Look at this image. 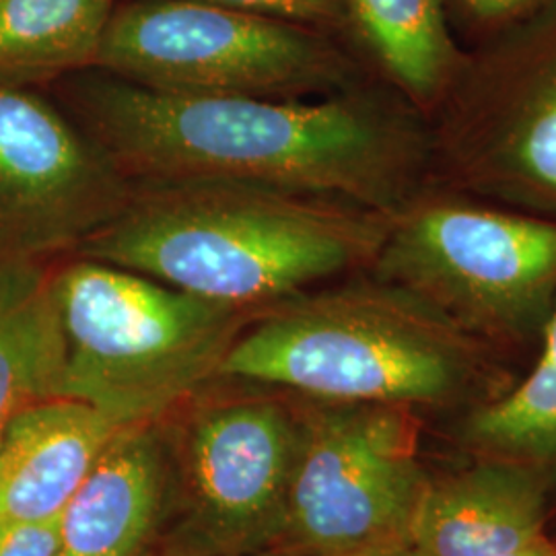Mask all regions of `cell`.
I'll list each match as a JSON object with an SVG mask.
<instances>
[{
    "label": "cell",
    "mask_w": 556,
    "mask_h": 556,
    "mask_svg": "<svg viewBox=\"0 0 556 556\" xmlns=\"http://www.w3.org/2000/svg\"><path fill=\"white\" fill-rule=\"evenodd\" d=\"M367 273L472 337H528L556 305V219L418 190L390 217Z\"/></svg>",
    "instance_id": "obj_6"
},
{
    "label": "cell",
    "mask_w": 556,
    "mask_h": 556,
    "mask_svg": "<svg viewBox=\"0 0 556 556\" xmlns=\"http://www.w3.org/2000/svg\"><path fill=\"white\" fill-rule=\"evenodd\" d=\"M96 68L202 98L312 100L363 85L330 34L199 0H132L114 11Z\"/></svg>",
    "instance_id": "obj_5"
},
{
    "label": "cell",
    "mask_w": 556,
    "mask_h": 556,
    "mask_svg": "<svg viewBox=\"0 0 556 556\" xmlns=\"http://www.w3.org/2000/svg\"><path fill=\"white\" fill-rule=\"evenodd\" d=\"M122 429L73 397L25 408L0 438V523L60 516Z\"/></svg>",
    "instance_id": "obj_12"
},
{
    "label": "cell",
    "mask_w": 556,
    "mask_h": 556,
    "mask_svg": "<svg viewBox=\"0 0 556 556\" xmlns=\"http://www.w3.org/2000/svg\"><path fill=\"white\" fill-rule=\"evenodd\" d=\"M439 105L435 149L450 178L556 219V2L468 59Z\"/></svg>",
    "instance_id": "obj_9"
},
{
    "label": "cell",
    "mask_w": 556,
    "mask_h": 556,
    "mask_svg": "<svg viewBox=\"0 0 556 556\" xmlns=\"http://www.w3.org/2000/svg\"><path fill=\"white\" fill-rule=\"evenodd\" d=\"M464 439L489 459L556 480V305L542 328V351L521 383L482 402L464 422Z\"/></svg>",
    "instance_id": "obj_17"
},
{
    "label": "cell",
    "mask_w": 556,
    "mask_h": 556,
    "mask_svg": "<svg viewBox=\"0 0 556 556\" xmlns=\"http://www.w3.org/2000/svg\"><path fill=\"white\" fill-rule=\"evenodd\" d=\"M52 298L64 338L60 397L85 402L122 427L160 422L217 381L256 318L80 256L52 264Z\"/></svg>",
    "instance_id": "obj_4"
},
{
    "label": "cell",
    "mask_w": 556,
    "mask_h": 556,
    "mask_svg": "<svg viewBox=\"0 0 556 556\" xmlns=\"http://www.w3.org/2000/svg\"><path fill=\"white\" fill-rule=\"evenodd\" d=\"M353 556H427L418 551L413 542H397V544H388V546H379L371 548L365 553H358Z\"/></svg>",
    "instance_id": "obj_21"
},
{
    "label": "cell",
    "mask_w": 556,
    "mask_h": 556,
    "mask_svg": "<svg viewBox=\"0 0 556 556\" xmlns=\"http://www.w3.org/2000/svg\"><path fill=\"white\" fill-rule=\"evenodd\" d=\"M174 501L163 422L124 427L60 516L59 556H144Z\"/></svg>",
    "instance_id": "obj_11"
},
{
    "label": "cell",
    "mask_w": 556,
    "mask_h": 556,
    "mask_svg": "<svg viewBox=\"0 0 556 556\" xmlns=\"http://www.w3.org/2000/svg\"><path fill=\"white\" fill-rule=\"evenodd\" d=\"M507 556H556V544L542 534Z\"/></svg>",
    "instance_id": "obj_22"
},
{
    "label": "cell",
    "mask_w": 556,
    "mask_h": 556,
    "mask_svg": "<svg viewBox=\"0 0 556 556\" xmlns=\"http://www.w3.org/2000/svg\"><path fill=\"white\" fill-rule=\"evenodd\" d=\"M489 371L477 337L408 289L371 275L258 312L227 353L219 379L413 408L470 396Z\"/></svg>",
    "instance_id": "obj_3"
},
{
    "label": "cell",
    "mask_w": 556,
    "mask_h": 556,
    "mask_svg": "<svg viewBox=\"0 0 556 556\" xmlns=\"http://www.w3.org/2000/svg\"><path fill=\"white\" fill-rule=\"evenodd\" d=\"M349 27L383 77L420 110H433L468 56L452 36L443 0H346Z\"/></svg>",
    "instance_id": "obj_15"
},
{
    "label": "cell",
    "mask_w": 556,
    "mask_h": 556,
    "mask_svg": "<svg viewBox=\"0 0 556 556\" xmlns=\"http://www.w3.org/2000/svg\"><path fill=\"white\" fill-rule=\"evenodd\" d=\"M144 556H208V555H192V553H184V551H178V548H172V546H163V548H153V551H149Z\"/></svg>",
    "instance_id": "obj_24"
},
{
    "label": "cell",
    "mask_w": 556,
    "mask_h": 556,
    "mask_svg": "<svg viewBox=\"0 0 556 556\" xmlns=\"http://www.w3.org/2000/svg\"><path fill=\"white\" fill-rule=\"evenodd\" d=\"M60 516L0 523V556H59Z\"/></svg>",
    "instance_id": "obj_19"
},
{
    "label": "cell",
    "mask_w": 556,
    "mask_h": 556,
    "mask_svg": "<svg viewBox=\"0 0 556 556\" xmlns=\"http://www.w3.org/2000/svg\"><path fill=\"white\" fill-rule=\"evenodd\" d=\"M295 402L298 459L275 546L353 556L410 542L431 484L418 459L410 408L303 396Z\"/></svg>",
    "instance_id": "obj_8"
},
{
    "label": "cell",
    "mask_w": 556,
    "mask_h": 556,
    "mask_svg": "<svg viewBox=\"0 0 556 556\" xmlns=\"http://www.w3.org/2000/svg\"><path fill=\"white\" fill-rule=\"evenodd\" d=\"M54 262H0V438L25 408L60 397L64 338Z\"/></svg>",
    "instance_id": "obj_14"
},
{
    "label": "cell",
    "mask_w": 556,
    "mask_h": 556,
    "mask_svg": "<svg viewBox=\"0 0 556 556\" xmlns=\"http://www.w3.org/2000/svg\"><path fill=\"white\" fill-rule=\"evenodd\" d=\"M215 383V381H213ZM213 383L163 418L174 462L176 528L167 546L192 555L248 556L275 546L298 459L293 394L229 392Z\"/></svg>",
    "instance_id": "obj_7"
},
{
    "label": "cell",
    "mask_w": 556,
    "mask_h": 556,
    "mask_svg": "<svg viewBox=\"0 0 556 556\" xmlns=\"http://www.w3.org/2000/svg\"><path fill=\"white\" fill-rule=\"evenodd\" d=\"M238 9L254 15L291 21L319 31H334L349 25L346 0H199Z\"/></svg>",
    "instance_id": "obj_18"
},
{
    "label": "cell",
    "mask_w": 556,
    "mask_h": 556,
    "mask_svg": "<svg viewBox=\"0 0 556 556\" xmlns=\"http://www.w3.org/2000/svg\"><path fill=\"white\" fill-rule=\"evenodd\" d=\"M546 484L511 462L429 484L410 542L427 556H507L544 534Z\"/></svg>",
    "instance_id": "obj_13"
},
{
    "label": "cell",
    "mask_w": 556,
    "mask_h": 556,
    "mask_svg": "<svg viewBox=\"0 0 556 556\" xmlns=\"http://www.w3.org/2000/svg\"><path fill=\"white\" fill-rule=\"evenodd\" d=\"M248 556H312L307 555V553H301V551H295V548H289V546H268V548H262V551H256V553H252V555Z\"/></svg>",
    "instance_id": "obj_23"
},
{
    "label": "cell",
    "mask_w": 556,
    "mask_h": 556,
    "mask_svg": "<svg viewBox=\"0 0 556 556\" xmlns=\"http://www.w3.org/2000/svg\"><path fill=\"white\" fill-rule=\"evenodd\" d=\"M114 0H0V71L31 83L96 68Z\"/></svg>",
    "instance_id": "obj_16"
},
{
    "label": "cell",
    "mask_w": 556,
    "mask_h": 556,
    "mask_svg": "<svg viewBox=\"0 0 556 556\" xmlns=\"http://www.w3.org/2000/svg\"><path fill=\"white\" fill-rule=\"evenodd\" d=\"M466 15L486 27H517L556 0H457Z\"/></svg>",
    "instance_id": "obj_20"
},
{
    "label": "cell",
    "mask_w": 556,
    "mask_h": 556,
    "mask_svg": "<svg viewBox=\"0 0 556 556\" xmlns=\"http://www.w3.org/2000/svg\"><path fill=\"white\" fill-rule=\"evenodd\" d=\"M130 192L100 147L38 83L0 71V262H56Z\"/></svg>",
    "instance_id": "obj_10"
},
{
    "label": "cell",
    "mask_w": 556,
    "mask_h": 556,
    "mask_svg": "<svg viewBox=\"0 0 556 556\" xmlns=\"http://www.w3.org/2000/svg\"><path fill=\"white\" fill-rule=\"evenodd\" d=\"M390 217L344 200L231 179L130 181L116 217L73 256L262 312L344 273H367Z\"/></svg>",
    "instance_id": "obj_2"
},
{
    "label": "cell",
    "mask_w": 556,
    "mask_h": 556,
    "mask_svg": "<svg viewBox=\"0 0 556 556\" xmlns=\"http://www.w3.org/2000/svg\"><path fill=\"white\" fill-rule=\"evenodd\" d=\"M52 83L66 114L128 181H250L388 217L420 190L425 137L365 85L312 100H254L163 93L98 68Z\"/></svg>",
    "instance_id": "obj_1"
}]
</instances>
